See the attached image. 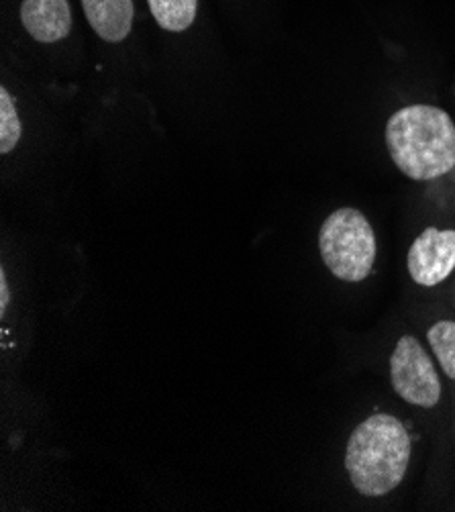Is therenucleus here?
Returning <instances> with one entry per match:
<instances>
[{"label":"nucleus","instance_id":"1","mask_svg":"<svg viewBox=\"0 0 455 512\" xmlns=\"http://www.w3.org/2000/svg\"><path fill=\"white\" fill-rule=\"evenodd\" d=\"M386 147L404 176L435 180L455 168V125L439 107H402L386 123Z\"/></svg>","mask_w":455,"mask_h":512},{"label":"nucleus","instance_id":"2","mask_svg":"<svg viewBox=\"0 0 455 512\" xmlns=\"http://www.w3.org/2000/svg\"><path fill=\"white\" fill-rule=\"evenodd\" d=\"M413 453L411 435L392 415L376 413L351 431L345 447V470L362 496H386L407 476Z\"/></svg>","mask_w":455,"mask_h":512},{"label":"nucleus","instance_id":"3","mask_svg":"<svg viewBox=\"0 0 455 512\" xmlns=\"http://www.w3.org/2000/svg\"><path fill=\"white\" fill-rule=\"evenodd\" d=\"M319 251L327 270L343 282L366 280L376 264V233L358 209L331 213L319 231Z\"/></svg>","mask_w":455,"mask_h":512},{"label":"nucleus","instance_id":"4","mask_svg":"<svg viewBox=\"0 0 455 512\" xmlns=\"http://www.w3.org/2000/svg\"><path fill=\"white\" fill-rule=\"evenodd\" d=\"M390 384L413 406L433 408L441 400V380L427 349L413 335L398 339L390 355Z\"/></svg>","mask_w":455,"mask_h":512},{"label":"nucleus","instance_id":"5","mask_svg":"<svg viewBox=\"0 0 455 512\" xmlns=\"http://www.w3.org/2000/svg\"><path fill=\"white\" fill-rule=\"evenodd\" d=\"M407 268L419 286L445 282L455 270V229L427 227L409 249Z\"/></svg>","mask_w":455,"mask_h":512},{"label":"nucleus","instance_id":"6","mask_svg":"<svg viewBox=\"0 0 455 512\" xmlns=\"http://www.w3.org/2000/svg\"><path fill=\"white\" fill-rule=\"evenodd\" d=\"M23 29L39 43H56L72 31V9L68 0H23Z\"/></svg>","mask_w":455,"mask_h":512},{"label":"nucleus","instance_id":"7","mask_svg":"<svg viewBox=\"0 0 455 512\" xmlns=\"http://www.w3.org/2000/svg\"><path fill=\"white\" fill-rule=\"evenodd\" d=\"M92 31L107 43H121L131 35L135 21L133 0H82Z\"/></svg>","mask_w":455,"mask_h":512},{"label":"nucleus","instance_id":"8","mask_svg":"<svg viewBox=\"0 0 455 512\" xmlns=\"http://www.w3.org/2000/svg\"><path fill=\"white\" fill-rule=\"evenodd\" d=\"M147 5L151 17L170 33H182L192 27L198 13V0H147Z\"/></svg>","mask_w":455,"mask_h":512},{"label":"nucleus","instance_id":"9","mask_svg":"<svg viewBox=\"0 0 455 512\" xmlns=\"http://www.w3.org/2000/svg\"><path fill=\"white\" fill-rule=\"evenodd\" d=\"M427 343L435 353L443 374L455 380V323L439 321L427 331Z\"/></svg>","mask_w":455,"mask_h":512},{"label":"nucleus","instance_id":"10","mask_svg":"<svg viewBox=\"0 0 455 512\" xmlns=\"http://www.w3.org/2000/svg\"><path fill=\"white\" fill-rule=\"evenodd\" d=\"M23 137V123L17 113L15 98L7 90V86L0 88V153L7 156L11 153Z\"/></svg>","mask_w":455,"mask_h":512},{"label":"nucleus","instance_id":"11","mask_svg":"<svg viewBox=\"0 0 455 512\" xmlns=\"http://www.w3.org/2000/svg\"><path fill=\"white\" fill-rule=\"evenodd\" d=\"M11 304V286L7 278V270L0 268V317H7Z\"/></svg>","mask_w":455,"mask_h":512}]
</instances>
